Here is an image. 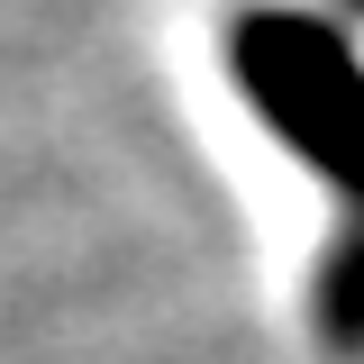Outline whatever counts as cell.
Masks as SVG:
<instances>
[{
	"instance_id": "6da1fadb",
	"label": "cell",
	"mask_w": 364,
	"mask_h": 364,
	"mask_svg": "<svg viewBox=\"0 0 364 364\" xmlns=\"http://www.w3.org/2000/svg\"><path fill=\"white\" fill-rule=\"evenodd\" d=\"M228 73L282 146H301L346 200V237L318 273V328L337 355H364V64L310 9H237Z\"/></svg>"
},
{
	"instance_id": "7a4b0ae2",
	"label": "cell",
	"mask_w": 364,
	"mask_h": 364,
	"mask_svg": "<svg viewBox=\"0 0 364 364\" xmlns=\"http://www.w3.org/2000/svg\"><path fill=\"white\" fill-rule=\"evenodd\" d=\"M346 9H364V0H346Z\"/></svg>"
}]
</instances>
